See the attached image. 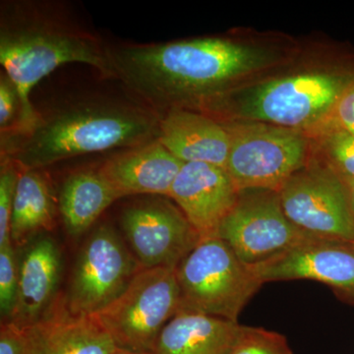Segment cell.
Masks as SVG:
<instances>
[{"label": "cell", "mask_w": 354, "mask_h": 354, "mask_svg": "<svg viewBox=\"0 0 354 354\" xmlns=\"http://www.w3.org/2000/svg\"><path fill=\"white\" fill-rule=\"evenodd\" d=\"M21 102L15 84L4 72L0 75V130L1 137L10 135L20 122Z\"/></svg>", "instance_id": "cell-25"}, {"label": "cell", "mask_w": 354, "mask_h": 354, "mask_svg": "<svg viewBox=\"0 0 354 354\" xmlns=\"http://www.w3.org/2000/svg\"><path fill=\"white\" fill-rule=\"evenodd\" d=\"M239 190L223 167L206 162H184L169 198L183 211L202 239L218 237Z\"/></svg>", "instance_id": "cell-13"}, {"label": "cell", "mask_w": 354, "mask_h": 354, "mask_svg": "<svg viewBox=\"0 0 354 354\" xmlns=\"http://www.w3.org/2000/svg\"><path fill=\"white\" fill-rule=\"evenodd\" d=\"M0 354H37L27 328L12 322H1Z\"/></svg>", "instance_id": "cell-26"}, {"label": "cell", "mask_w": 354, "mask_h": 354, "mask_svg": "<svg viewBox=\"0 0 354 354\" xmlns=\"http://www.w3.org/2000/svg\"><path fill=\"white\" fill-rule=\"evenodd\" d=\"M158 141L183 162H206L225 169L230 137L208 114L174 109L160 115Z\"/></svg>", "instance_id": "cell-16"}, {"label": "cell", "mask_w": 354, "mask_h": 354, "mask_svg": "<svg viewBox=\"0 0 354 354\" xmlns=\"http://www.w3.org/2000/svg\"><path fill=\"white\" fill-rule=\"evenodd\" d=\"M183 164L156 139L111 156L97 169L120 198L138 194L169 197Z\"/></svg>", "instance_id": "cell-15"}, {"label": "cell", "mask_w": 354, "mask_h": 354, "mask_svg": "<svg viewBox=\"0 0 354 354\" xmlns=\"http://www.w3.org/2000/svg\"><path fill=\"white\" fill-rule=\"evenodd\" d=\"M230 137L225 171L239 191H278L309 160L307 133L256 121H225Z\"/></svg>", "instance_id": "cell-6"}, {"label": "cell", "mask_w": 354, "mask_h": 354, "mask_svg": "<svg viewBox=\"0 0 354 354\" xmlns=\"http://www.w3.org/2000/svg\"><path fill=\"white\" fill-rule=\"evenodd\" d=\"M242 327L218 317L179 311L165 326L149 354H230Z\"/></svg>", "instance_id": "cell-18"}, {"label": "cell", "mask_w": 354, "mask_h": 354, "mask_svg": "<svg viewBox=\"0 0 354 354\" xmlns=\"http://www.w3.org/2000/svg\"><path fill=\"white\" fill-rule=\"evenodd\" d=\"M55 227L57 202L50 177L44 169H21L11 218V243L27 245Z\"/></svg>", "instance_id": "cell-19"}, {"label": "cell", "mask_w": 354, "mask_h": 354, "mask_svg": "<svg viewBox=\"0 0 354 354\" xmlns=\"http://www.w3.org/2000/svg\"><path fill=\"white\" fill-rule=\"evenodd\" d=\"M179 311L237 322L262 286L250 266L218 237L202 239L176 267Z\"/></svg>", "instance_id": "cell-5"}, {"label": "cell", "mask_w": 354, "mask_h": 354, "mask_svg": "<svg viewBox=\"0 0 354 354\" xmlns=\"http://www.w3.org/2000/svg\"><path fill=\"white\" fill-rule=\"evenodd\" d=\"M118 199L99 169L72 172L65 178L58 197L65 230L73 239L81 236Z\"/></svg>", "instance_id": "cell-20"}, {"label": "cell", "mask_w": 354, "mask_h": 354, "mask_svg": "<svg viewBox=\"0 0 354 354\" xmlns=\"http://www.w3.org/2000/svg\"><path fill=\"white\" fill-rule=\"evenodd\" d=\"M114 354H149V353H132V351H124V349H120V351H118V353Z\"/></svg>", "instance_id": "cell-29"}, {"label": "cell", "mask_w": 354, "mask_h": 354, "mask_svg": "<svg viewBox=\"0 0 354 354\" xmlns=\"http://www.w3.org/2000/svg\"><path fill=\"white\" fill-rule=\"evenodd\" d=\"M19 259L17 304L9 322L21 328L41 320L57 297L62 272L59 249L48 236L32 239Z\"/></svg>", "instance_id": "cell-17"}, {"label": "cell", "mask_w": 354, "mask_h": 354, "mask_svg": "<svg viewBox=\"0 0 354 354\" xmlns=\"http://www.w3.org/2000/svg\"><path fill=\"white\" fill-rule=\"evenodd\" d=\"M354 83V68L304 72L230 90L199 113L225 121H256L315 134Z\"/></svg>", "instance_id": "cell-4"}, {"label": "cell", "mask_w": 354, "mask_h": 354, "mask_svg": "<svg viewBox=\"0 0 354 354\" xmlns=\"http://www.w3.org/2000/svg\"><path fill=\"white\" fill-rule=\"evenodd\" d=\"M160 116L128 100L92 97L39 113L27 132L1 138V158L44 169L68 158L135 148L158 138Z\"/></svg>", "instance_id": "cell-3"}, {"label": "cell", "mask_w": 354, "mask_h": 354, "mask_svg": "<svg viewBox=\"0 0 354 354\" xmlns=\"http://www.w3.org/2000/svg\"><path fill=\"white\" fill-rule=\"evenodd\" d=\"M250 268L262 283L293 279L325 283L342 302L354 306L353 244L311 239Z\"/></svg>", "instance_id": "cell-12"}, {"label": "cell", "mask_w": 354, "mask_h": 354, "mask_svg": "<svg viewBox=\"0 0 354 354\" xmlns=\"http://www.w3.org/2000/svg\"><path fill=\"white\" fill-rule=\"evenodd\" d=\"M27 329L37 354H114L120 349L97 314L71 313L62 295Z\"/></svg>", "instance_id": "cell-14"}, {"label": "cell", "mask_w": 354, "mask_h": 354, "mask_svg": "<svg viewBox=\"0 0 354 354\" xmlns=\"http://www.w3.org/2000/svg\"><path fill=\"white\" fill-rule=\"evenodd\" d=\"M327 127L339 128L354 135V83L339 97L329 120L322 128Z\"/></svg>", "instance_id": "cell-27"}, {"label": "cell", "mask_w": 354, "mask_h": 354, "mask_svg": "<svg viewBox=\"0 0 354 354\" xmlns=\"http://www.w3.org/2000/svg\"><path fill=\"white\" fill-rule=\"evenodd\" d=\"M218 239L248 266L260 264L311 241L286 216L278 191H239L234 208L221 223Z\"/></svg>", "instance_id": "cell-9"}, {"label": "cell", "mask_w": 354, "mask_h": 354, "mask_svg": "<svg viewBox=\"0 0 354 354\" xmlns=\"http://www.w3.org/2000/svg\"><path fill=\"white\" fill-rule=\"evenodd\" d=\"M21 169L9 158L0 165V247L11 243L10 227L14 198Z\"/></svg>", "instance_id": "cell-24"}, {"label": "cell", "mask_w": 354, "mask_h": 354, "mask_svg": "<svg viewBox=\"0 0 354 354\" xmlns=\"http://www.w3.org/2000/svg\"><path fill=\"white\" fill-rule=\"evenodd\" d=\"M0 64L15 84L21 102L19 125L4 137L22 134L35 124L39 111L30 101L32 88L62 65H88L111 79L108 44L60 2H1Z\"/></svg>", "instance_id": "cell-2"}, {"label": "cell", "mask_w": 354, "mask_h": 354, "mask_svg": "<svg viewBox=\"0 0 354 354\" xmlns=\"http://www.w3.org/2000/svg\"><path fill=\"white\" fill-rule=\"evenodd\" d=\"M230 354H292V351L283 335L243 326Z\"/></svg>", "instance_id": "cell-23"}, {"label": "cell", "mask_w": 354, "mask_h": 354, "mask_svg": "<svg viewBox=\"0 0 354 354\" xmlns=\"http://www.w3.org/2000/svg\"><path fill=\"white\" fill-rule=\"evenodd\" d=\"M288 220L319 241L354 244V220L344 179L323 162L307 164L278 190Z\"/></svg>", "instance_id": "cell-8"}, {"label": "cell", "mask_w": 354, "mask_h": 354, "mask_svg": "<svg viewBox=\"0 0 354 354\" xmlns=\"http://www.w3.org/2000/svg\"><path fill=\"white\" fill-rule=\"evenodd\" d=\"M178 310L176 268H143L120 297L97 315L118 348L150 353Z\"/></svg>", "instance_id": "cell-7"}, {"label": "cell", "mask_w": 354, "mask_h": 354, "mask_svg": "<svg viewBox=\"0 0 354 354\" xmlns=\"http://www.w3.org/2000/svg\"><path fill=\"white\" fill-rule=\"evenodd\" d=\"M313 136L318 141L324 164L342 178L354 180V135L327 127Z\"/></svg>", "instance_id": "cell-21"}, {"label": "cell", "mask_w": 354, "mask_h": 354, "mask_svg": "<svg viewBox=\"0 0 354 354\" xmlns=\"http://www.w3.org/2000/svg\"><path fill=\"white\" fill-rule=\"evenodd\" d=\"M344 179V183H346V187H348L349 200H351V209H353L354 220V180H351V179Z\"/></svg>", "instance_id": "cell-28"}, {"label": "cell", "mask_w": 354, "mask_h": 354, "mask_svg": "<svg viewBox=\"0 0 354 354\" xmlns=\"http://www.w3.org/2000/svg\"><path fill=\"white\" fill-rule=\"evenodd\" d=\"M120 223L144 269L176 268L201 241L183 211L160 198L128 207Z\"/></svg>", "instance_id": "cell-11"}, {"label": "cell", "mask_w": 354, "mask_h": 354, "mask_svg": "<svg viewBox=\"0 0 354 354\" xmlns=\"http://www.w3.org/2000/svg\"><path fill=\"white\" fill-rule=\"evenodd\" d=\"M19 260L12 243L0 247V312L1 322H9L17 304Z\"/></svg>", "instance_id": "cell-22"}, {"label": "cell", "mask_w": 354, "mask_h": 354, "mask_svg": "<svg viewBox=\"0 0 354 354\" xmlns=\"http://www.w3.org/2000/svg\"><path fill=\"white\" fill-rule=\"evenodd\" d=\"M111 79L158 115L199 111L234 83L278 62L264 46L223 38L158 44H108Z\"/></svg>", "instance_id": "cell-1"}, {"label": "cell", "mask_w": 354, "mask_h": 354, "mask_svg": "<svg viewBox=\"0 0 354 354\" xmlns=\"http://www.w3.org/2000/svg\"><path fill=\"white\" fill-rule=\"evenodd\" d=\"M141 269L113 227H97L77 258L64 297L67 307L77 315L99 313L120 297Z\"/></svg>", "instance_id": "cell-10"}]
</instances>
